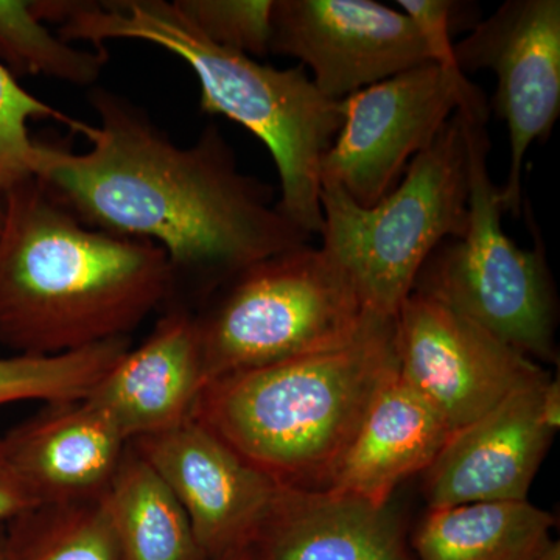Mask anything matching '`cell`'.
<instances>
[{
	"label": "cell",
	"instance_id": "cell-1",
	"mask_svg": "<svg viewBox=\"0 0 560 560\" xmlns=\"http://www.w3.org/2000/svg\"><path fill=\"white\" fill-rule=\"evenodd\" d=\"M88 98L98 117L83 131L91 149L38 140L35 179L88 226L160 246L175 290L191 279L208 298L254 261L311 243L272 187L241 172L215 124L180 147L125 95L97 84Z\"/></svg>",
	"mask_w": 560,
	"mask_h": 560
},
{
	"label": "cell",
	"instance_id": "cell-2",
	"mask_svg": "<svg viewBox=\"0 0 560 560\" xmlns=\"http://www.w3.org/2000/svg\"><path fill=\"white\" fill-rule=\"evenodd\" d=\"M0 201V346L13 355L130 337L175 293L160 246L88 226L38 180Z\"/></svg>",
	"mask_w": 560,
	"mask_h": 560
},
{
	"label": "cell",
	"instance_id": "cell-3",
	"mask_svg": "<svg viewBox=\"0 0 560 560\" xmlns=\"http://www.w3.org/2000/svg\"><path fill=\"white\" fill-rule=\"evenodd\" d=\"M43 13L68 43L105 49L110 39L143 40L186 62L200 84L201 113L237 121L261 140L278 168L280 213L320 237V168L341 130L342 110L341 102L320 94L304 66L278 69L215 46L175 0H47Z\"/></svg>",
	"mask_w": 560,
	"mask_h": 560
},
{
	"label": "cell",
	"instance_id": "cell-4",
	"mask_svg": "<svg viewBox=\"0 0 560 560\" xmlns=\"http://www.w3.org/2000/svg\"><path fill=\"white\" fill-rule=\"evenodd\" d=\"M396 318L377 316L337 348L209 382L191 418L283 488L326 490L399 375Z\"/></svg>",
	"mask_w": 560,
	"mask_h": 560
},
{
	"label": "cell",
	"instance_id": "cell-5",
	"mask_svg": "<svg viewBox=\"0 0 560 560\" xmlns=\"http://www.w3.org/2000/svg\"><path fill=\"white\" fill-rule=\"evenodd\" d=\"M467 202V147L456 113L371 208L320 179V249L348 276L368 311L396 318L434 249L463 235Z\"/></svg>",
	"mask_w": 560,
	"mask_h": 560
},
{
	"label": "cell",
	"instance_id": "cell-6",
	"mask_svg": "<svg viewBox=\"0 0 560 560\" xmlns=\"http://www.w3.org/2000/svg\"><path fill=\"white\" fill-rule=\"evenodd\" d=\"M374 318L320 246L282 250L232 276L195 315L202 382L337 348Z\"/></svg>",
	"mask_w": 560,
	"mask_h": 560
},
{
	"label": "cell",
	"instance_id": "cell-7",
	"mask_svg": "<svg viewBox=\"0 0 560 560\" xmlns=\"http://www.w3.org/2000/svg\"><path fill=\"white\" fill-rule=\"evenodd\" d=\"M458 114L469 173L466 230L434 249L412 291L442 302L537 363H555L558 300L544 242L534 228V248L523 249L504 232L501 190L489 173L488 119Z\"/></svg>",
	"mask_w": 560,
	"mask_h": 560
},
{
	"label": "cell",
	"instance_id": "cell-8",
	"mask_svg": "<svg viewBox=\"0 0 560 560\" xmlns=\"http://www.w3.org/2000/svg\"><path fill=\"white\" fill-rule=\"evenodd\" d=\"M341 130L320 179L337 183L357 205L388 195L410 162L460 113L489 119L485 92L459 69L427 62L341 101Z\"/></svg>",
	"mask_w": 560,
	"mask_h": 560
},
{
	"label": "cell",
	"instance_id": "cell-9",
	"mask_svg": "<svg viewBox=\"0 0 560 560\" xmlns=\"http://www.w3.org/2000/svg\"><path fill=\"white\" fill-rule=\"evenodd\" d=\"M396 319L400 377L440 412L453 433L512 394L550 378L536 360L418 291L407 298Z\"/></svg>",
	"mask_w": 560,
	"mask_h": 560
},
{
	"label": "cell",
	"instance_id": "cell-10",
	"mask_svg": "<svg viewBox=\"0 0 560 560\" xmlns=\"http://www.w3.org/2000/svg\"><path fill=\"white\" fill-rule=\"evenodd\" d=\"M464 75L490 70L497 77L493 109L510 135L511 162L501 190L504 212L521 215L526 153L548 139L560 114V2L508 0L467 38L453 44Z\"/></svg>",
	"mask_w": 560,
	"mask_h": 560
},
{
	"label": "cell",
	"instance_id": "cell-11",
	"mask_svg": "<svg viewBox=\"0 0 560 560\" xmlns=\"http://www.w3.org/2000/svg\"><path fill=\"white\" fill-rule=\"evenodd\" d=\"M270 54L307 66L335 102L434 62L418 25L374 0H275Z\"/></svg>",
	"mask_w": 560,
	"mask_h": 560
},
{
	"label": "cell",
	"instance_id": "cell-12",
	"mask_svg": "<svg viewBox=\"0 0 560 560\" xmlns=\"http://www.w3.org/2000/svg\"><path fill=\"white\" fill-rule=\"evenodd\" d=\"M130 445L172 490L209 560L248 550L280 485L190 418Z\"/></svg>",
	"mask_w": 560,
	"mask_h": 560
},
{
	"label": "cell",
	"instance_id": "cell-13",
	"mask_svg": "<svg viewBox=\"0 0 560 560\" xmlns=\"http://www.w3.org/2000/svg\"><path fill=\"white\" fill-rule=\"evenodd\" d=\"M548 381L512 394L452 434L422 474L429 510L528 500L530 485L556 434L541 419L540 393Z\"/></svg>",
	"mask_w": 560,
	"mask_h": 560
},
{
	"label": "cell",
	"instance_id": "cell-14",
	"mask_svg": "<svg viewBox=\"0 0 560 560\" xmlns=\"http://www.w3.org/2000/svg\"><path fill=\"white\" fill-rule=\"evenodd\" d=\"M202 385L195 315L165 313L147 340L110 368L86 399L108 416L128 442L171 430L194 415Z\"/></svg>",
	"mask_w": 560,
	"mask_h": 560
},
{
	"label": "cell",
	"instance_id": "cell-15",
	"mask_svg": "<svg viewBox=\"0 0 560 560\" xmlns=\"http://www.w3.org/2000/svg\"><path fill=\"white\" fill-rule=\"evenodd\" d=\"M0 440L39 504L101 500L128 447L108 416L84 399L44 405Z\"/></svg>",
	"mask_w": 560,
	"mask_h": 560
},
{
	"label": "cell",
	"instance_id": "cell-16",
	"mask_svg": "<svg viewBox=\"0 0 560 560\" xmlns=\"http://www.w3.org/2000/svg\"><path fill=\"white\" fill-rule=\"evenodd\" d=\"M248 550L254 560H418L393 503L283 486Z\"/></svg>",
	"mask_w": 560,
	"mask_h": 560
},
{
	"label": "cell",
	"instance_id": "cell-17",
	"mask_svg": "<svg viewBox=\"0 0 560 560\" xmlns=\"http://www.w3.org/2000/svg\"><path fill=\"white\" fill-rule=\"evenodd\" d=\"M452 434L399 374L372 404L326 490L385 506L401 482L429 469Z\"/></svg>",
	"mask_w": 560,
	"mask_h": 560
},
{
	"label": "cell",
	"instance_id": "cell-18",
	"mask_svg": "<svg viewBox=\"0 0 560 560\" xmlns=\"http://www.w3.org/2000/svg\"><path fill=\"white\" fill-rule=\"evenodd\" d=\"M555 515L526 501L429 510L410 534L418 560H560Z\"/></svg>",
	"mask_w": 560,
	"mask_h": 560
},
{
	"label": "cell",
	"instance_id": "cell-19",
	"mask_svg": "<svg viewBox=\"0 0 560 560\" xmlns=\"http://www.w3.org/2000/svg\"><path fill=\"white\" fill-rule=\"evenodd\" d=\"M102 500L121 560H209L178 500L130 442Z\"/></svg>",
	"mask_w": 560,
	"mask_h": 560
},
{
	"label": "cell",
	"instance_id": "cell-20",
	"mask_svg": "<svg viewBox=\"0 0 560 560\" xmlns=\"http://www.w3.org/2000/svg\"><path fill=\"white\" fill-rule=\"evenodd\" d=\"M5 560H121L103 500L39 504L5 523Z\"/></svg>",
	"mask_w": 560,
	"mask_h": 560
},
{
	"label": "cell",
	"instance_id": "cell-21",
	"mask_svg": "<svg viewBox=\"0 0 560 560\" xmlns=\"http://www.w3.org/2000/svg\"><path fill=\"white\" fill-rule=\"evenodd\" d=\"M106 62V49H79L50 32L33 13L31 2L0 0V65L11 75L47 77L91 90Z\"/></svg>",
	"mask_w": 560,
	"mask_h": 560
},
{
	"label": "cell",
	"instance_id": "cell-22",
	"mask_svg": "<svg viewBox=\"0 0 560 560\" xmlns=\"http://www.w3.org/2000/svg\"><path fill=\"white\" fill-rule=\"evenodd\" d=\"M130 348L127 337L60 355L2 357L0 407L18 401L50 405L86 399Z\"/></svg>",
	"mask_w": 560,
	"mask_h": 560
},
{
	"label": "cell",
	"instance_id": "cell-23",
	"mask_svg": "<svg viewBox=\"0 0 560 560\" xmlns=\"http://www.w3.org/2000/svg\"><path fill=\"white\" fill-rule=\"evenodd\" d=\"M46 119L60 121L80 135L88 125L33 97L0 65V200L21 184L35 179L38 140L32 138L28 121Z\"/></svg>",
	"mask_w": 560,
	"mask_h": 560
},
{
	"label": "cell",
	"instance_id": "cell-24",
	"mask_svg": "<svg viewBox=\"0 0 560 560\" xmlns=\"http://www.w3.org/2000/svg\"><path fill=\"white\" fill-rule=\"evenodd\" d=\"M180 13L215 46L267 57L275 0H175Z\"/></svg>",
	"mask_w": 560,
	"mask_h": 560
},
{
	"label": "cell",
	"instance_id": "cell-25",
	"mask_svg": "<svg viewBox=\"0 0 560 560\" xmlns=\"http://www.w3.org/2000/svg\"><path fill=\"white\" fill-rule=\"evenodd\" d=\"M397 3L422 32L434 62L458 69L453 58L451 31L459 3L452 0H399Z\"/></svg>",
	"mask_w": 560,
	"mask_h": 560
},
{
	"label": "cell",
	"instance_id": "cell-26",
	"mask_svg": "<svg viewBox=\"0 0 560 560\" xmlns=\"http://www.w3.org/2000/svg\"><path fill=\"white\" fill-rule=\"evenodd\" d=\"M36 506H39L38 500L11 466L5 447L0 440V523L10 522L11 518Z\"/></svg>",
	"mask_w": 560,
	"mask_h": 560
},
{
	"label": "cell",
	"instance_id": "cell-27",
	"mask_svg": "<svg viewBox=\"0 0 560 560\" xmlns=\"http://www.w3.org/2000/svg\"><path fill=\"white\" fill-rule=\"evenodd\" d=\"M540 411L545 425L558 433L560 425V383L548 381L540 393Z\"/></svg>",
	"mask_w": 560,
	"mask_h": 560
},
{
	"label": "cell",
	"instance_id": "cell-28",
	"mask_svg": "<svg viewBox=\"0 0 560 560\" xmlns=\"http://www.w3.org/2000/svg\"><path fill=\"white\" fill-rule=\"evenodd\" d=\"M215 560H254V558L249 550H241L231 552V555L223 556V558Z\"/></svg>",
	"mask_w": 560,
	"mask_h": 560
},
{
	"label": "cell",
	"instance_id": "cell-29",
	"mask_svg": "<svg viewBox=\"0 0 560 560\" xmlns=\"http://www.w3.org/2000/svg\"><path fill=\"white\" fill-rule=\"evenodd\" d=\"M0 560H5V523H0Z\"/></svg>",
	"mask_w": 560,
	"mask_h": 560
},
{
	"label": "cell",
	"instance_id": "cell-30",
	"mask_svg": "<svg viewBox=\"0 0 560 560\" xmlns=\"http://www.w3.org/2000/svg\"><path fill=\"white\" fill-rule=\"evenodd\" d=\"M2 219H3V208H2V201H0V226H2Z\"/></svg>",
	"mask_w": 560,
	"mask_h": 560
}]
</instances>
